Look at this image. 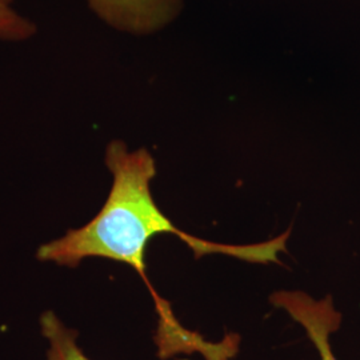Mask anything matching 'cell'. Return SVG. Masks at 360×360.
Returning a JSON list of instances; mask_svg holds the SVG:
<instances>
[{"instance_id": "2", "label": "cell", "mask_w": 360, "mask_h": 360, "mask_svg": "<svg viewBox=\"0 0 360 360\" xmlns=\"http://www.w3.org/2000/svg\"><path fill=\"white\" fill-rule=\"evenodd\" d=\"M107 26L134 37L153 35L178 19L183 0H84Z\"/></svg>"}, {"instance_id": "5", "label": "cell", "mask_w": 360, "mask_h": 360, "mask_svg": "<svg viewBox=\"0 0 360 360\" xmlns=\"http://www.w3.org/2000/svg\"><path fill=\"white\" fill-rule=\"evenodd\" d=\"M35 25L16 13L11 6L0 4V40L22 41L35 34Z\"/></svg>"}, {"instance_id": "6", "label": "cell", "mask_w": 360, "mask_h": 360, "mask_svg": "<svg viewBox=\"0 0 360 360\" xmlns=\"http://www.w3.org/2000/svg\"><path fill=\"white\" fill-rule=\"evenodd\" d=\"M11 1H13V0H0V4H3V6H10Z\"/></svg>"}, {"instance_id": "1", "label": "cell", "mask_w": 360, "mask_h": 360, "mask_svg": "<svg viewBox=\"0 0 360 360\" xmlns=\"http://www.w3.org/2000/svg\"><path fill=\"white\" fill-rule=\"evenodd\" d=\"M105 166L114 181L98 215L86 226L67 231L65 236L40 245L37 257L75 269L86 257H105L122 262L136 271L151 295L159 318L167 316V302L156 295L146 275L144 252L148 242L160 233H174L188 245L195 257L226 254L255 263L278 262L285 251L287 235L260 245H230L212 243L179 230L155 203L151 180L156 175L154 156L146 148L129 150L126 143L112 141L105 150Z\"/></svg>"}, {"instance_id": "3", "label": "cell", "mask_w": 360, "mask_h": 360, "mask_svg": "<svg viewBox=\"0 0 360 360\" xmlns=\"http://www.w3.org/2000/svg\"><path fill=\"white\" fill-rule=\"evenodd\" d=\"M271 302L304 327L309 340L319 351L321 360H338L331 349L330 335L340 327L342 315L335 309L330 296L315 300L300 291H279L271 296Z\"/></svg>"}, {"instance_id": "4", "label": "cell", "mask_w": 360, "mask_h": 360, "mask_svg": "<svg viewBox=\"0 0 360 360\" xmlns=\"http://www.w3.org/2000/svg\"><path fill=\"white\" fill-rule=\"evenodd\" d=\"M40 327L50 345L47 360H91L77 345V331L67 328L52 311L41 315Z\"/></svg>"}]
</instances>
